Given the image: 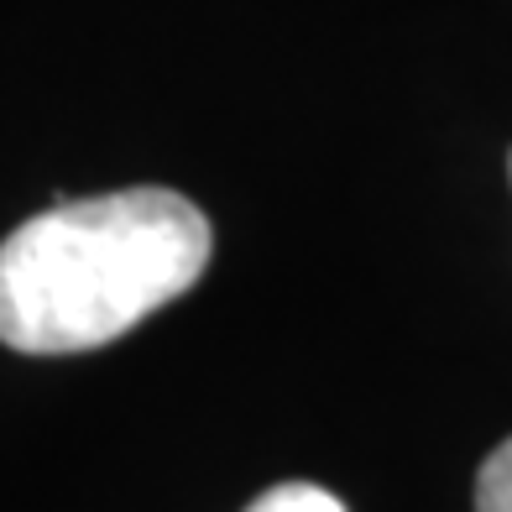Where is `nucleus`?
Returning a JSON list of instances; mask_svg holds the SVG:
<instances>
[{
	"label": "nucleus",
	"instance_id": "obj_1",
	"mask_svg": "<svg viewBox=\"0 0 512 512\" xmlns=\"http://www.w3.org/2000/svg\"><path fill=\"white\" fill-rule=\"evenodd\" d=\"M209 220L173 189L53 204L0 241V345L79 356L121 340L209 267Z\"/></svg>",
	"mask_w": 512,
	"mask_h": 512
},
{
	"label": "nucleus",
	"instance_id": "obj_2",
	"mask_svg": "<svg viewBox=\"0 0 512 512\" xmlns=\"http://www.w3.org/2000/svg\"><path fill=\"white\" fill-rule=\"evenodd\" d=\"M246 512H345V502L335 492H324V486L314 481H283L272 486V492H262Z\"/></svg>",
	"mask_w": 512,
	"mask_h": 512
},
{
	"label": "nucleus",
	"instance_id": "obj_3",
	"mask_svg": "<svg viewBox=\"0 0 512 512\" xmlns=\"http://www.w3.org/2000/svg\"><path fill=\"white\" fill-rule=\"evenodd\" d=\"M476 512H512V439L486 455L476 476Z\"/></svg>",
	"mask_w": 512,
	"mask_h": 512
},
{
	"label": "nucleus",
	"instance_id": "obj_4",
	"mask_svg": "<svg viewBox=\"0 0 512 512\" xmlns=\"http://www.w3.org/2000/svg\"><path fill=\"white\" fill-rule=\"evenodd\" d=\"M507 168H512V157H507Z\"/></svg>",
	"mask_w": 512,
	"mask_h": 512
}]
</instances>
